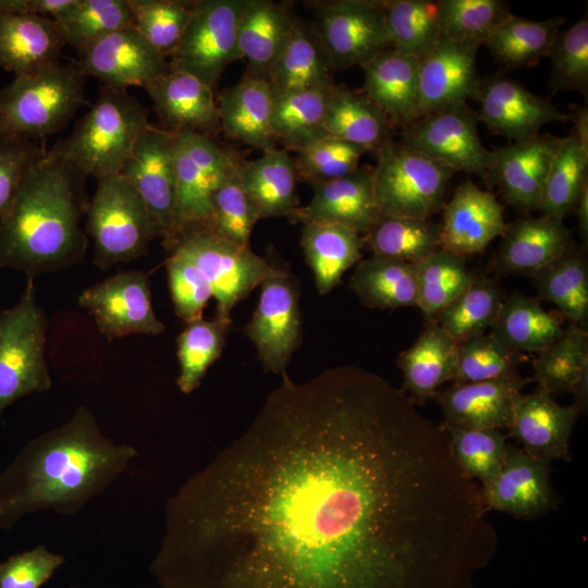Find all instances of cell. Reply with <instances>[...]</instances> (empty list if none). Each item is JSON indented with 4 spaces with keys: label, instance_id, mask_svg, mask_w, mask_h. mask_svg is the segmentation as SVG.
Returning <instances> with one entry per match:
<instances>
[{
    "label": "cell",
    "instance_id": "obj_1",
    "mask_svg": "<svg viewBox=\"0 0 588 588\" xmlns=\"http://www.w3.org/2000/svg\"><path fill=\"white\" fill-rule=\"evenodd\" d=\"M167 503L162 588H462L494 553L441 425L356 365L286 372Z\"/></svg>",
    "mask_w": 588,
    "mask_h": 588
},
{
    "label": "cell",
    "instance_id": "obj_2",
    "mask_svg": "<svg viewBox=\"0 0 588 588\" xmlns=\"http://www.w3.org/2000/svg\"><path fill=\"white\" fill-rule=\"evenodd\" d=\"M137 454L108 438L89 408L78 406L66 422L27 442L0 475V529L44 510L78 513Z\"/></svg>",
    "mask_w": 588,
    "mask_h": 588
},
{
    "label": "cell",
    "instance_id": "obj_3",
    "mask_svg": "<svg viewBox=\"0 0 588 588\" xmlns=\"http://www.w3.org/2000/svg\"><path fill=\"white\" fill-rule=\"evenodd\" d=\"M84 179L53 149L42 152L0 218V269L35 278L84 259Z\"/></svg>",
    "mask_w": 588,
    "mask_h": 588
},
{
    "label": "cell",
    "instance_id": "obj_4",
    "mask_svg": "<svg viewBox=\"0 0 588 588\" xmlns=\"http://www.w3.org/2000/svg\"><path fill=\"white\" fill-rule=\"evenodd\" d=\"M149 124L148 111L135 97L102 86L70 136L52 149L85 177L117 175Z\"/></svg>",
    "mask_w": 588,
    "mask_h": 588
},
{
    "label": "cell",
    "instance_id": "obj_5",
    "mask_svg": "<svg viewBox=\"0 0 588 588\" xmlns=\"http://www.w3.org/2000/svg\"><path fill=\"white\" fill-rule=\"evenodd\" d=\"M76 63L14 76L0 88V139L34 140L62 130L86 102Z\"/></svg>",
    "mask_w": 588,
    "mask_h": 588
},
{
    "label": "cell",
    "instance_id": "obj_6",
    "mask_svg": "<svg viewBox=\"0 0 588 588\" xmlns=\"http://www.w3.org/2000/svg\"><path fill=\"white\" fill-rule=\"evenodd\" d=\"M47 331L34 278H27L20 299L0 313V418L17 400L51 389Z\"/></svg>",
    "mask_w": 588,
    "mask_h": 588
},
{
    "label": "cell",
    "instance_id": "obj_7",
    "mask_svg": "<svg viewBox=\"0 0 588 588\" xmlns=\"http://www.w3.org/2000/svg\"><path fill=\"white\" fill-rule=\"evenodd\" d=\"M85 215L94 264L102 270L139 258L158 236L148 208L121 174L97 180Z\"/></svg>",
    "mask_w": 588,
    "mask_h": 588
},
{
    "label": "cell",
    "instance_id": "obj_8",
    "mask_svg": "<svg viewBox=\"0 0 588 588\" xmlns=\"http://www.w3.org/2000/svg\"><path fill=\"white\" fill-rule=\"evenodd\" d=\"M243 161L236 151L221 147L210 136L174 132L176 197L172 250L186 236L208 230L215 192L237 172Z\"/></svg>",
    "mask_w": 588,
    "mask_h": 588
},
{
    "label": "cell",
    "instance_id": "obj_9",
    "mask_svg": "<svg viewBox=\"0 0 588 588\" xmlns=\"http://www.w3.org/2000/svg\"><path fill=\"white\" fill-rule=\"evenodd\" d=\"M453 171L392 140L377 151L371 170L381 215L428 219L442 206Z\"/></svg>",
    "mask_w": 588,
    "mask_h": 588
},
{
    "label": "cell",
    "instance_id": "obj_10",
    "mask_svg": "<svg viewBox=\"0 0 588 588\" xmlns=\"http://www.w3.org/2000/svg\"><path fill=\"white\" fill-rule=\"evenodd\" d=\"M244 1H193L189 20L170 56V69L213 88L225 68L238 60L237 32Z\"/></svg>",
    "mask_w": 588,
    "mask_h": 588
},
{
    "label": "cell",
    "instance_id": "obj_11",
    "mask_svg": "<svg viewBox=\"0 0 588 588\" xmlns=\"http://www.w3.org/2000/svg\"><path fill=\"white\" fill-rule=\"evenodd\" d=\"M173 250L186 256L204 273L217 303L216 317L229 323L233 308L280 268L255 254L250 246L208 231L186 236Z\"/></svg>",
    "mask_w": 588,
    "mask_h": 588
},
{
    "label": "cell",
    "instance_id": "obj_12",
    "mask_svg": "<svg viewBox=\"0 0 588 588\" xmlns=\"http://www.w3.org/2000/svg\"><path fill=\"white\" fill-rule=\"evenodd\" d=\"M314 28L333 70L362 68L391 49L382 1L320 2Z\"/></svg>",
    "mask_w": 588,
    "mask_h": 588
},
{
    "label": "cell",
    "instance_id": "obj_13",
    "mask_svg": "<svg viewBox=\"0 0 588 588\" xmlns=\"http://www.w3.org/2000/svg\"><path fill=\"white\" fill-rule=\"evenodd\" d=\"M299 287L284 268L260 284V295L244 333L267 372L284 373L302 342Z\"/></svg>",
    "mask_w": 588,
    "mask_h": 588
},
{
    "label": "cell",
    "instance_id": "obj_14",
    "mask_svg": "<svg viewBox=\"0 0 588 588\" xmlns=\"http://www.w3.org/2000/svg\"><path fill=\"white\" fill-rule=\"evenodd\" d=\"M478 115L466 103L427 114L404 130L402 145L454 171L487 179L492 150L477 131Z\"/></svg>",
    "mask_w": 588,
    "mask_h": 588
},
{
    "label": "cell",
    "instance_id": "obj_15",
    "mask_svg": "<svg viewBox=\"0 0 588 588\" xmlns=\"http://www.w3.org/2000/svg\"><path fill=\"white\" fill-rule=\"evenodd\" d=\"M148 208L167 250L174 244V132L149 124L136 140L121 173Z\"/></svg>",
    "mask_w": 588,
    "mask_h": 588
},
{
    "label": "cell",
    "instance_id": "obj_16",
    "mask_svg": "<svg viewBox=\"0 0 588 588\" xmlns=\"http://www.w3.org/2000/svg\"><path fill=\"white\" fill-rule=\"evenodd\" d=\"M77 303L110 340L131 334L158 335L166 330L152 307L148 274L140 270L118 272L83 290Z\"/></svg>",
    "mask_w": 588,
    "mask_h": 588
},
{
    "label": "cell",
    "instance_id": "obj_17",
    "mask_svg": "<svg viewBox=\"0 0 588 588\" xmlns=\"http://www.w3.org/2000/svg\"><path fill=\"white\" fill-rule=\"evenodd\" d=\"M475 99L479 103L478 120L514 143L538 135L544 124L572 120L547 98L503 75L481 79Z\"/></svg>",
    "mask_w": 588,
    "mask_h": 588
},
{
    "label": "cell",
    "instance_id": "obj_18",
    "mask_svg": "<svg viewBox=\"0 0 588 588\" xmlns=\"http://www.w3.org/2000/svg\"><path fill=\"white\" fill-rule=\"evenodd\" d=\"M480 488L490 511L503 512L518 518H532L556 506V495L550 479V463L534 457L513 444H507L499 471Z\"/></svg>",
    "mask_w": 588,
    "mask_h": 588
},
{
    "label": "cell",
    "instance_id": "obj_19",
    "mask_svg": "<svg viewBox=\"0 0 588 588\" xmlns=\"http://www.w3.org/2000/svg\"><path fill=\"white\" fill-rule=\"evenodd\" d=\"M85 76L103 87L147 88L170 70V64L134 28L118 30L93 45L76 62Z\"/></svg>",
    "mask_w": 588,
    "mask_h": 588
},
{
    "label": "cell",
    "instance_id": "obj_20",
    "mask_svg": "<svg viewBox=\"0 0 588 588\" xmlns=\"http://www.w3.org/2000/svg\"><path fill=\"white\" fill-rule=\"evenodd\" d=\"M562 137L538 134L492 150L489 179L519 211L538 209L547 176Z\"/></svg>",
    "mask_w": 588,
    "mask_h": 588
},
{
    "label": "cell",
    "instance_id": "obj_21",
    "mask_svg": "<svg viewBox=\"0 0 588 588\" xmlns=\"http://www.w3.org/2000/svg\"><path fill=\"white\" fill-rule=\"evenodd\" d=\"M579 414L574 405H560L540 390L519 392L506 429L529 455L548 463L569 461V440Z\"/></svg>",
    "mask_w": 588,
    "mask_h": 588
},
{
    "label": "cell",
    "instance_id": "obj_22",
    "mask_svg": "<svg viewBox=\"0 0 588 588\" xmlns=\"http://www.w3.org/2000/svg\"><path fill=\"white\" fill-rule=\"evenodd\" d=\"M478 48L442 37L419 61V119L475 99L481 81L476 66Z\"/></svg>",
    "mask_w": 588,
    "mask_h": 588
},
{
    "label": "cell",
    "instance_id": "obj_23",
    "mask_svg": "<svg viewBox=\"0 0 588 588\" xmlns=\"http://www.w3.org/2000/svg\"><path fill=\"white\" fill-rule=\"evenodd\" d=\"M442 207L441 247L463 257L482 252L507 225L495 195L471 181L460 184Z\"/></svg>",
    "mask_w": 588,
    "mask_h": 588
},
{
    "label": "cell",
    "instance_id": "obj_24",
    "mask_svg": "<svg viewBox=\"0 0 588 588\" xmlns=\"http://www.w3.org/2000/svg\"><path fill=\"white\" fill-rule=\"evenodd\" d=\"M314 194L289 219L293 222H324L348 228L365 235L380 217L371 170L358 168L353 173L313 185Z\"/></svg>",
    "mask_w": 588,
    "mask_h": 588
},
{
    "label": "cell",
    "instance_id": "obj_25",
    "mask_svg": "<svg viewBox=\"0 0 588 588\" xmlns=\"http://www.w3.org/2000/svg\"><path fill=\"white\" fill-rule=\"evenodd\" d=\"M574 247L563 220L543 215L522 217L501 235L495 268L504 274L534 275Z\"/></svg>",
    "mask_w": 588,
    "mask_h": 588
},
{
    "label": "cell",
    "instance_id": "obj_26",
    "mask_svg": "<svg viewBox=\"0 0 588 588\" xmlns=\"http://www.w3.org/2000/svg\"><path fill=\"white\" fill-rule=\"evenodd\" d=\"M525 380L518 375L473 383H453L438 390L433 400L439 404L444 425L468 428L503 429L510 421L515 396Z\"/></svg>",
    "mask_w": 588,
    "mask_h": 588
},
{
    "label": "cell",
    "instance_id": "obj_27",
    "mask_svg": "<svg viewBox=\"0 0 588 588\" xmlns=\"http://www.w3.org/2000/svg\"><path fill=\"white\" fill-rule=\"evenodd\" d=\"M146 90L168 130L189 131L210 137L221 131L213 88L197 77L170 69Z\"/></svg>",
    "mask_w": 588,
    "mask_h": 588
},
{
    "label": "cell",
    "instance_id": "obj_28",
    "mask_svg": "<svg viewBox=\"0 0 588 588\" xmlns=\"http://www.w3.org/2000/svg\"><path fill=\"white\" fill-rule=\"evenodd\" d=\"M52 19L35 14H0V69L30 75L60 63L65 46Z\"/></svg>",
    "mask_w": 588,
    "mask_h": 588
},
{
    "label": "cell",
    "instance_id": "obj_29",
    "mask_svg": "<svg viewBox=\"0 0 588 588\" xmlns=\"http://www.w3.org/2000/svg\"><path fill=\"white\" fill-rule=\"evenodd\" d=\"M363 93L392 126H411L419 119V61L388 49L362 66Z\"/></svg>",
    "mask_w": 588,
    "mask_h": 588
},
{
    "label": "cell",
    "instance_id": "obj_30",
    "mask_svg": "<svg viewBox=\"0 0 588 588\" xmlns=\"http://www.w3.org/2000/svg\"><path fill=\"white\" fill-rule=\"evenodd\" d=\"M274 101L267 79L245 74L219 98L220 130L229 138L262 152L275 148Z\"/></svg>",
    "mask_w": 588,
    "mask_h": 588
},
{
    "label": "cell",
    "instance_id": "obj_31",
    "mask_svg": "<svg viewBox=\"0 0 588 588\" xmlns=\"http://www.w3.org/2000/svg\"><path fill=\"white\" fill-rule=\"evenodd\" d=\"M296 21L284 3L270 0L244 1L237 32V56L238 60H246L247 75L267 79Z\"/></svg>",
    "mask_w": 588,
    "mask_h": 588
},
{
    "label": "cell",
    "instance_id": "obj_32",
    "mask_svg": "<svg viewBox=\"0 0 588 588\" xmlns=\"http://www.w3.org/2000/svg\"><path fill=\"white\" fill-rule=\"evenodd\" d=\"M457 343L436 322H428L417 340L400 353L402 390L416 404L432 399L440 387L452 381L456 367Z\"/></svg>",
    "mask_w": 588,
    "mask_h": 588
},
{
    "label": "cell",
    "instance_id": "obj_33",
    "mask_svg": "<svg viewBox=\"0 0 588 588\" xmlns=\"http://www.w3.org/2000/svg\"><path fill=\"white\" fill-rule=\"evenodd\" d=\"M238 177L259 220L289 218L299 207L294 160L284 148L275 147L243 161Z\"/></svg>",
    "mask_w": 588,
    "mask_h": 588
},
{
    "label": "cell",
    "instance_id": "obj_34",
    "mask_svg": "<svg viewBox=\"0 0 588 588\" xmlns=\"http://www.w3.org/2000/svg\"><path fill=\"white\" fill-rule=\"evenodd\" d=\"M333 68L314 26L301 21L270 68L267 81L274 96L333 85Z\"/></svg>",
    "mask_w": 588,
    "mask_h": 588
},
{
    "label": "cell",
    "instance_id": "obj_35",
    "mask_svg": "<svg viewBox=\"0 0 588 588\" xmlns=\"http://www.w3.org/2000/svg\"><path fill=\"white\" fill-rule=\"evenodd\" d=\"M301 246L320 295L330 293L351 267L362 259L363 235L333 223L307 222Z\"/></svg>",
    "mask_w": 588,
    "mask_h": 588
},
{
    "label": "cell",
    "instance_id": "obj_36",
    "mask_svg": "<svg viewBox=\"0 0 588 588\" xmlns=\"http://www.w3.org/2000/svg\"><path fill=\"white\" fill-rule=\"evenodd\" d=\"M391 123L363 93L333 85L329 93L324 130L328 135L378 151L390 143Z\"/></svg>",
    "mask_w": 588,
    "mask_h": 588
},
{
    "label": "cell",
    "instance_id": "obj_37",
    "mask_svg": "<svg viewBox=\"0 0 588 588\" xmlns=\"http://www.w3.org/2000/svg\"><path fill=\"white\" fill-rule=\"evenodd\" d=\"M350 287L368 308L417 307L413 264L373 255L360 259L355 265Z\"/></svg>",
    "mask_w": 588,
    "mask_h": 588
},
{
    "label": "cell",
    "instance_id": "obj_38",
    "mask_svg": "<svg viewBox=\"0 0 588 588\" xmlns=\"http://www.w3.org/2000/svg\"><path fill=\"white\" fill-rule=\"evenodd\" d=\"M563 331L561 321L539 299L518 292L504 298L491 326L498 341L520 354L540 352Z\"/></svg>",
    "mask_w": 588,
    "mask_h": 588
},
{
    "label": "cell",
    "instance_id": "obj_39",
    "mask_svg": "<svg viewBox=\"0 0 588 588\" xmlns=\"http://www.w3.org/2000/svg\"><path fill=\"white\" fill-rule=\"evenodd\" d=\"M564 23L565 20L560 16L535 21L511 14L483 45L505 69L534 66L541 59L548 58Z\"/></svg>",
    "mask_w": 588,
    "mask_h": 588
},
{
    "label": "cell",
    "instance_id": "obj_40",
    "mask_svg": "<svg viewBox=\"0 0 588 588\" xmlns=\"http://www.w3.org/2000/svg\"><path fill=\"white\" fill-rule=\"evenodd\" d=\"M363 240L373 256L415 264L441 248V225L429 218L380 215Z\"/></svg>",
    "mask_w": 588,
    "mask_h": 588
},
{
    "label": "cell",
    "instance_id": "obj_41",
    "mask_svg": "<svg viewBox=\"0 0 588 588\" xmlns=\"http://www.w3.org/2000/svg\"><path fill=\"white\" fill-rule=\"evenodd\" d=\"M385 25L395 52L418 61L429 56L442 39L438 1H382Z\"/></svg>",
    "mask_w": 588,
    "mask_h": 588
},
{
    "label": "cell",
    "instance_id": "obj_42",
    "mask_svg": "<svg viewBox=\"0 0 588 588\" xmlns=\"http://www.w3.org/2000/svg\"><path fill=\"white\" fill-rule=\"evenodd\" d=\"M538 296L558 307L573 326L588 318V265L575 247L532 275Z\"/></svg>",
    "mask_w": 588,
    "mask_h": 588
},
{
    "label": "cell",
    "instance_id": "obj_43",
    "mask_svg": "<svg viewBox=\"0 0 588 588\" xmlns=\"http://www.w3.org/2000/svg\"><path fill=\"white\" fill-rule=\"evenodd\" d=\"M413 266L417 308L427 322H434L441 311L467 290L476 278L463 256L442 247Z\"/></svg>",
    "mask_w": 588,
    "mask_h": 588
},
{
    "label": "cell",
    "instance_id": "obj_44",
    "mask_svg": "<svg viewBox=\"0 0 588 588\" xmlns=\"http://www.w3.org/2000/svg\"><path fill=\"white\" fill-rule=\"evenodd\" d=\"M333 85L275 96L273 133L284 149L296 151L328 135L324 118Z\"/></svg>",
    "mask_w": 588,
    "mask_h": 588
},
{
    "label": "cell",
    "instance_id": "obj_45",
    "mask_svg": "<svg viewBox=\"0 0 588 588\" xmlns=\"http://www.w3.org/2000/svg\"><path fill=\"white\" fill-rule=\"evenodd\" d=\"M538 390L559 395L572 393L581 372L588 368V333L573 326L564 331L532 360Z\"/></svg>",
    "mask_w": 588,
    "mask_h": 588
},
{
    "label": "cell",
    "instance_id": "obj_46",
    "mask_svg": "<svg viewBox=\"0 0 588 588\" xmlns=\"http://www.w3.org/2000/svg\"><path fill=\"white\" fill-rule=\"evenodd\" d=\"M588 186V148L569 134L562 142L552 160L544 184L539 210L564 220Z\"/></svg>",
    "mask_w": 588,
    "mask_h": 588
},
{
    "label": "cell",
    "instance_id": "obj_47",
    "mask_svg": "<svg viewBox=\"0 0 588 588\" xmlns=\"http://www.w3.org/2000/svg\"><path fill=\"white\" fill-rule=\"evenodd\" d=\"M230 327L217 317L186 322L176 339V384L182 393L189 394L199 387L209 367L221 356Z\"/></svg>",
    "mask_w": 588,
    "mask_h": 588
},
{
    "label": "cell",
    "instance_id": "obj_48",
    "mask_svg": "<svg viewBox=\"0 0 588 588\" xmlns=\"http://www.w3.org/2000/svg\"><path fill=\"white\" fill-rule=\"evenodd\" d=\"M59 25L65 44L83 56L102 38L122 29L133 28L127 0H77Z\"/></svg>",
    "mask_w": 588,
    "mask_h": 588
},
{
    "label": "cell",
    "instance_id": "obj_49",
    "mask_svg": "<svg viewBox=\"0 0 588 588\" xmlns=\"http://www.w3.org/2000/svg\"><path fill=\"white\" fill-rule=\"evenodd\" d=\"M504 301L492 280L476 277L470 286L450 303L436 323L456 343L485 333L495 321Z\"/></svg>",
    "mask_w": 588,
    "mask_h": 588
},
{
    "label": "cell",
    "instance_id": "obj_50",
    "mask_svg": "<svg viewBox=\"0 0 588 588\" xmlns=\"http://www.w3.org/2000/svg\"><path fill=\"white\" fill-rule=\"evenodd\" d=\"M461 469L480 486L501 468L506 453V436L500 429L441 425Z\"/></svg>",
    "mask_w": 588,
    "mask_h": 588
},
{
    "label": "cell",
    "instance_id": "obj_51",
    "mask_svg": "<svg viewBox=\"0 0 588 588\" xmlns=\"http://www.w3.org/2000/svg\"><path fill=\"white\" fill-rule=\"evenodd\" d=\"M442 37L481 46L512 13L503 0H438Z\"/></svg>",
    "mask_w": 588,
    "mask_h": 588
},
{
    "label": "cell",
    "instance_id": "obj_52",
    "mask_svg": "<svg viewBox=\"0 0 588 588\" xmlns=\"http://www.w3.org/2000/svg\"><path fill=\"white\" fill-rule=\"evenodd\" d=\"M524 355L513 351L491 333L479 334L457 343L453 383H473L517 375Z\"/></svg>",
    "mask_w": 588,
    "mask_h": 588
},
{
    "label": "cell",
    "instance_id": "obj_53",
    "mask_svg": "<svg viewBox=\"0 0 588 588\" xmlns=\"http://www.w3.org/2000/svg\"><path fill=\"white\" fill-rule=\"evenodd\" d=\"M133 28L162 57L170 58L189 20L193 1L127 0Z\"/></svg>",
    "mask_w": 588,
    "mask_h": 588
},
{
    "label": "cell",
    "instance_id": "obj_54",
    "mask_svg": "<svg viewBox=\"0 0 588 588\" xmlns=\"http://www.w3.org/2000/svg\"><path fill=\"white\" fill-rule=\"evenodd\" d=\"M550 87L556 91L588 94V15L558 34L550 53Z\"/></svg>",
    "mask_w": 588,
    "mask_h": 588
},
{
    "label": "cell",
    "instance_id": "obj_55",
    "mask_svg": "<svg viewBox=\"0 0 588 588\" xmlns=\"http://www.w3.org/2000/svg\"><path fill=\"white\" fill-rule=\"evenodd\" d=\"M298 179L315 184L346 176L358 169L364 148L327 135L294 151Z\"/></svg>",
    "mask_w": 588,
    "mask_h": 588
},
{
    "label": "cell",
    "instance_id": "obj_56",
    "mask_svg": "<svg viewBox=\"0 0 588 588\" xmlns=\"http://www.w3.org/2000/svg\"><path fill=\"white\" fill-rule=\"evenodd\" d=\"M238 170L215 192L207 231L237 245L250 246L249 238L259 219L241 184Z\"/></svg>",
    "mask_w": 588,
    "mask_h": 588
},
{
    "label": "cell",
    "instance_id": "obj_57",
    "mask_svg": "<svg viewBox=\"0 0 588 588\" xmlns=\"http://www.w3.org/2000/svg\"><path fill=\"white\" fill-rule=\"evenodd\" d=\"M174 311L185 322L203 317L212 297L211 286L199 268L177 250L166 262Z\"/></svg>",
    "mask_w": 588,
    "mask_h": 588
},
{
    "label": "cell",
    "instance_id": "obj_58",
    "mask_svg": "<svg viewBox=\"0 0 588 588\" xmlns=\"http://www.w3.org/2000/svg\"><path fill=\"white\" fill-rule=\"evenodd\" d=\"M64 562L45 544L13 554L0 562V588H40Z\"/></svg>",
    "mask_w": 588,
    "mask_h": 588
},
{
    "label": "cell",
    "instance_id": "obj_59",
    "mask_svg": "<svg viewBox=\"0 0 588 588\" xmlns=\"http://www.w3.org/2000/svg\"><path fill=\"white\" fill-rule=\"evenodd\" d=\"M45 150L34 140L0 139V218L12 204L26 173Z\"/></svg>",
    "mask_w": 588,
    "mask_h": 588
},
{
    "label": "cell",
    "instance_id": "obj_60",
    "mask_svg": "<svg viewBox=\"0 0 588 588\" xmlns=\"http://www.w3.org/2000/svg\"><path fill=\"white\" fill-rule=\"evenodd\" d=\"M577 218V225L583 242L587 244L588 241V186L581 192L574 211Z\"/></svg>",
    "mask_w": 588,
    "mask_h": 588
},
{
    "label": "cell",
    "instance_id": "obj_61",
    "mask_svg": "<svg viewBox=\"0 0 588 588\" xmlns=\"http://www.w3.org/2000/svg\"><path fill=\"white\" fill-rule=\"evenodd\" d=\"M574 121V128L572 134L580 142V144L588 148V110L587 107H579L572 115Z\"/></svg>",
    "mask_w": 588,
    "mask_h": 588
},
{
    "label": "cell",
    "instance_id": "obj_62",
    "mask_svg": "<svg viewBox=\"0 0 588 588\" xmlns=\"http://www.w3.org/2000/svg\"><path fill=\"white\" fill-rule=\"evenodd\" d=\"M572 393L574 394V406L580 413L587 412L588 404V368H586L578 378Z\"/></svg>",
    "mask_w": 588,
    "mask_h": 588
},
{
    "label": "cell",
    "instance_id": "obj_63",
    "mask_svg": "<svg viewBox=\"0 0 588 588\" xmlns=\"http://www.w3.org/2000/svg\"><path fill=\"white\" fill-rule=\"evenodd\" d=\"M0 14H28L27 0H0Z\"/></svg>",
    "mask_w": 588,
    "mask_h": 588
},
{
    "label": "cell",
    "instance_id": "obj_64",
    "mask_svg": "<svg viewBox=\"0 0 588 588\" xmlns=\"http://www.w3.org/2000/svg\"><path fill=\"white\" fill-rule=\"evenodd\" d=\"M66 588H78V587H76V586H69V587H66Z\"/></svg>",
    "mask_w": 588,
    "mask_h": 588
}]
</instances>
